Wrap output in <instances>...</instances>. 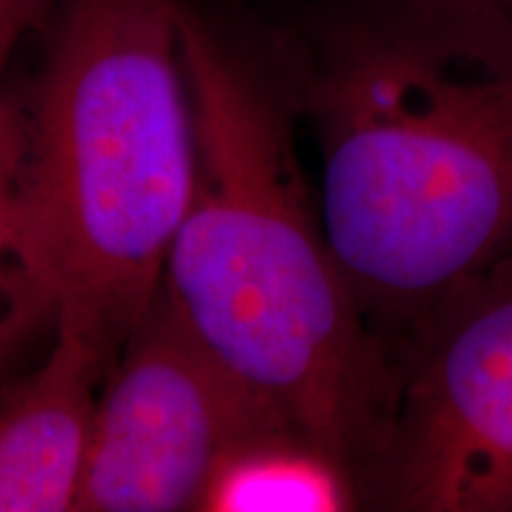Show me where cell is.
<instances>
[{
    "instance_id": "obj_1",
    "label": "cell",
    "mask_w": 512,
    "mask_h": 512,
    "mask_svg": "<svg viewBox=\"0 0 512 512\" xmlns=\"http://www.w3.org/2000/svg\"><path fill=\"white\" fill-rule=\"evenodd\" d=\"M318 211L399 366L460 283L512 254V17L396 0L311 83Z\"/></svg>"
},
{
    "instance_id": "obj_2",
    "label": "cell",
    "mask_w": 512,
    "mask_h": 512,
    "mask_svg": "<svg viewBox=\"0 0 512 512\" xmlns=\"http://www.w3.org/2000/svg\"><path fill=\"white\" fill-rule=\"evenodd\" d=\"M181 46L197 174L164 292L230 373L363 486L399 366L332 254L285 107L183 5Z\"/></svg>"
},
{
    "instance_id": "obj_3",
    "label": "cell",
    "mask_w": 512,
    "mask_h": 512,
    "mask_svg": "<svg viewBox=\"0 0 512 512\" xmlns=\"http://www.w3.org/2000/svg\"><path fill=\"white\" fill-rule=\"evenodd\" d=\"M27 133L24 214L60 318L119 354L162 290L195 190L181 5L67 0Z\"/></svg>"
},
{
    "instance_id": "obj_4",
    "label": "cell",
    "mask_w": 512,
    "mask_h": 512,
    "mask_svg": "<svg viewBox=\"0 0 512 512\" xmlns=\"http://www.w3.org/2000/svg\"><path fill=\"white\" fill-rule=\"evenodd\" d=\"M366 501L512 512V254L460 283L403 351Z\"/></svg>"
},
{
    "instance_id": "obj_5",
    "label": "cell",
    "mask_w": 512,
    "mask_h": 512,
    "mask_svg": "<svg viewBox=\"0 0 512 512\" xmlns=\"http://www.w3.org/2000/svg\"><path fill=\"white\" fill-rule=\"evenodd\" d=\"M268 430L292 427L211 354L162 287L102 382L76 510H200L216 467Z\"/></svg>"
},
{
    "instance_id": "obj_6",
    "label": "cell",
    "mask_w": 512,
    "mask_h": 512,
    "mask_svg": "<svg viewBox=\"0 0 512 512\" xmlns=\"http://www.w3.org/2000/svg\"><path fill=\"white\" fill-rule=\"evenodd\" d=\"M117 351L57 320L46 358L0 382V512L76 510L95 403Z\"/></svg>"
},
{
    "instance_id": "obj_7",
    "label": "cell",
    "mask_w": 512,
    "mask_h": 512,
    "mask_svg": "<svg viewBox=\"0 0 512 512\" xmlns=\"http://www.w3.org/2000/svg\"><path fill=\"white\" fill-rule=\"evenodd\" d=\"M361 479L349 465L294 430L242 441L216 467L200 510L342 512L358 508Z\"/></svg>"
},
{
    "instance_id": "obj_8",
    "label": "cell",
    "mask_w": 512,
    "mask_h": 512,
    "mask_svg": "<svg viewBox=\"0 0 512 512\" xmlns=\"http://www.w3.org/2000/svg\"><path fill=\"white\" fill-rule=\"evenodd\" d=\"M27 102L0 88V382L55 335L60 302L29 240L24 214Z\"/></svg>"
},
{
    "instance_id": "obj_9",
    "label": "cell",
    "mask_w": 512,
    "mask_h": 512,
    "mask_svg": "<svg viewBox=\"0 0 512 512\" xmlns=\"http://www.w3.org/2000/svg\"><path fill=\"white\" fill-rule=\"evenodd\" d=\"M50 0H0V72L17 43L46 17Z\"/></svg>"
},
{
    "instance_id": "obj_10",
    "label": "cell",
    "mask_w": 512,
    "mask_h": 512,
    "mask_svg": "<svg viewBox=\"0 0 512 512\" xmlns=\"http://www.w3.org/2000/svg\"><path fill=\"white\" fill-rule=\"evenodd\" d=\"M463 3L482 5V8H491V10L505 12V15L512 17V0H463Z\"/></svg>"
}]
</instances>
